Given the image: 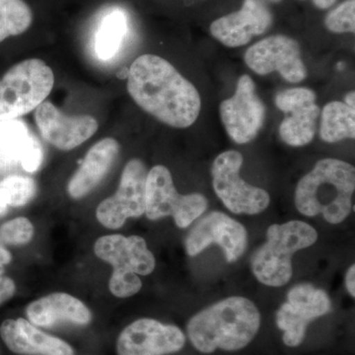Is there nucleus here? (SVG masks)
<instances>
[{"mask_svg": "<svg viewBox=\"0 0 355 355\" xmlns=\"http://www.w3.org/2000/svg\"><path fill=\"white\" fill-rule=\"evenodd\" d=\"M128 91L140 108L169 127H191L200 113L197 88L158 55H140L133 62Z\"/></svg>", "mask_w": 355, "mask_h": 355, "instance_id": "obj_1", "label": "nucleus"}, {"mask_svg": "<svg viewBox=\"0 0 355 355\" xmlns=\"http://www.w3.org/2000/svg\"><path fill=\"white\" fill-rule=\"evenodd\" d=\"M261 314L250 299L232 296L197 313L187 324L189 340L196 349L209 354L217 349L237 352L258 334Z\"/></svg>", "mask_w": 355, "mask_h": 355, "instance_id": "obj_2", "label": "nucleus"}, {"mask_svg": "<svg viewBox=\"0 0 355 355\" xmlns=\"http://www.w3.org/2000/svg\"><path fill=\"white\" fill-rule=\"evenodd\" d=\"M354 190V166L338 159L324 158L298 182L294 202L303 216L322 214L324 220L336 225L349 216Z\"/></svg>", "mask_w": 355, "mask_h": 355, "instance_id": "obj_3", "label": "nucleus"}, {"mask_svg": "<svg viewBox=\"0 0 355 355\" xmlns=\"http://www.w3.org/2000/svg\"><path fill=\"white\" fill-rule=\"evenodd\" d=\"M318 240L316 229L301 220L272 224L266 230V241L254 252L251 268L254 277L266 286L280 287L291 282L292 257Z\"/></svg>", "mask_w": 355, "mask_h": 355, "instance_id": "obj_4", "label": "nucleus"}, {"mask_svg": "<svg viewBox=\"0 0 355 355\" xmlns=\"http://www.w3.org/2000/svg\"><path fill=\"white\" fill-rule=\"evenodd\" d=\"M94 253L113 268L109 289L118 298L139 293L142 287L139 275L146 277L155 270V257L140 236H102L95 242Z\"/></svg>", "mask_w": 355, "mask_h": 355, "instance_id": "obj_5", "label": "nucleus"}, {"mask_svg": "<svg viewBox=\"0 0 355 355\" xmlns=\"http://www.w3.org/2000/svg\"><path fill=\"white\" fill-rule=\"evenodd\" d=\"M55 84L50 67L38 58L23 60L0 79V121L30 113L44 102Z\"/></svg>", "mask_w": 355, "mask_h": 355, "instance_id": "obj_6", "label": "nucleus"}, {"mask_svg": "<svg viewBox=\"0 0 355 355\" xmlns=\"http://www.w3.org/2000/svg\"><path fill=\"white\" fill-rule=\"evenodd\" d=\"M209 200L202 193H178L171 172L165 166H154L147 173L144 214L149 220L172 216L178 227L186 229L205 214Z\"/></svg>", "mask_w": 355, "mask_h": 355, "instance_id": "obj_7", "label": "nucleus"}, {"mask_svg": "<svg viewBox=\"0 0 355 355\" xmlns=\"http://www.w3.org/2000/svg\"><path fill=\"white\" fill-rule=\"evenodd\" d=\"M242 154L228 150L219 154L211 167L212 184L217 197L229 211L256 216L268 209L270 196L263 189L252 186L240 176Z\"/></svg>", "mask_w": 355, "mask_h": 355, "instance_id": "obj_8", "label": "nucleus"}, {"mask_svg": "<svg viewBox=\"0 0 355 355\" xmlns=\"http://www.w3.org/2000/svg\"><path fill=\"white\" fill-rule=\"evenodd\" d=\"M331 309L330 296L323 289L310 284L292 287L286 302L277 313V324L284 331L282 340L289 347H297L304 340L311 322L328 314Z\"/></svg>", "mask_w": 355, "mask_h": 355, "instance_id": "obj_9", "label": "nucleus"}, {"mask_svg": "<svg viewBox=\"0 0 355 355\" xmlns=\"http://www.w3.org/2000/svg\"><path fill=\"white\" fill-rule=\"evenodd\" d=\"M147 173L146 165L139 159L128 161L118 191L103 200L96 209V217L101 225L119 229L128 218H137L146 214Z\"/></svg>", "mask_w": 355, "mask_h": 355, "instance_id": "obj_10", "label": "nucleus"}, {"mask_svg": "<svg viewBox=\"0 0 355 355\" xmlns=\"http://www.w3.org/2000/svg\"><path fill=\"white\" fill-rule=\"evenodd\" d=\"M212 244L221 248L228 263H234L246 252L247 229L223 212H210L191 229L184 248L189 256L196 257Z\"/></svg>", "mask_w": 355, "mask_h": 355, "instance_id": "obj_11", "label": "nucleus"}, {"mask_svg": "<svg viewBox=\"0 0 355 355\" xmlns=\"http://www.w3.org/2000/svg\"><path fill=\"white\" fill-rule=\"evenodd\" d=\"M219 112L226 132L236 144H249L256 139L265 123L266 107L251 77H240L235 94L221 103Z\"/></svg>", "mask_w": 355, "mask_h": 355, "instance_id": "obj_12", "label": "nucleus"}, {"mask_svg": "<svg viewBox=\"0 0 355 355\" xmlns=\"http://www.w3.org/2000/svg\"><path fill=\"white\" fill-rule=\"evenodd\" d=\"M245 62L259 76L277 71L291 83H299L307 76V69L295 40L284 35H275L250 46Z\"/></svg>", "mask_w": 355, "mask_h": 355, "instance_id": "obj_13", "label": "nucleus"}, {"mask_svg": "<svg viewBox=\"0 0 355 355\" xmlns=\"http://www.w3.org/2000/svg\"><path fill=\"white\" fill-rule=\"evenodd\" d=\"M186 345V336L174 324L141 318L125 327L116 340L118 355H168Z\"/></svg>", "mask_w": 355, "mask_h": 355, "instance_id": "obj_14", "label": "nucleus"}, {"mask_svg": "<svg viewBox=\"0 0 355 355\" xmlns=\"http://www.w3.org/2000/svg\"><path fill=\"white\" fill-rule=\"evenodd\" d=\"M316 98L314 91L304 87L286 89L275 97L277 108L286 114L279 135L288 146H304L314 139L321 113Z\"/></svg>", "mask_w": 355, "mask_h": 355, "instance_id": "obj_15", "label": "nucleus"}, {"mask_svg": "<svg viewBox=\"0 0 355 355\" xmlns=\"http://www.w3.org/2000/svg\"><path fill=\"white\" fill-rule=\"evenodd\" d=\"M42 137L62 151H69L84 144L98 130V121L89 114L67 116L53 103L43 102L35 113Z\"/></svg>", "mask_w": 355, "mask_h": 355, "instance_id": "obj_16", "label": "nucleus"}, {"mask_svg": "<svg viewBox=\"0 0 355 355\" xmlns=\"http://www.w3.org/2000/svg\"><path fill=\"white\" fill-rule=\"evenodd\" d=\"M272 15L263 0H244L241 8L211 23L210 34L229 48L245 46L268 31Z\"/></svg>", "mask_w": 355, "mask_h": 355, "instance_id": "obj_17", "label": "nucleus"}, {"mask_svg": "<svg viewBox=\"0 0 355 355\" xmlns=\"http://www.w3.org/2000/svg\"><path fill=\"white\" fill-rule=\"evenodd\" d=\"M0 338L7 349L19 355H76L71 345L40 330L23 318L0 324Z\"/></svg>", "mask_w": 355, "mask_h": 355, "instance_id": "obj_18", "label": "nucleus"}, {"mask_svg": "<svg viewBox=\"0 0 355 355\" xmlns=\"http://www.w3.org/2000/svg\"><path fill=\"white\" fill-rule=\"evenodd\" d=\"M43 147L22 121H0V166L19 163L26 172L38 171L43 163Z\"/></svg>", "mask_w": 355, "mask_h": 355, "instance_id": "obj_19", "label": "nucleus"}, {"mask_svg": "<svg viewBox=\"0 0 355 355\" xmlns=\"http://www.w3.org/2000/svg\"><path fill=\"white\" fill-rule=\"evenodd\" d=\"M28 321L40 328L58 323L86 326L92 321V313L78 298L64 292H55L33 301L26 307Z\"/></svg>", "mask_w": 355, "mask_h": 355, "instance_id": "obj_20", "label": "nucleus"}, {"mask_svg": "<svg viewBox=\"0 0 355 355\" xmlns=\"http://www.w3.org/2000/svg\"><path fill=\"white\" fill-rule=\"evenodd\" d=\"M119 153L120 144L112 137L100 140L91 147L67 184L70 198L81 200L94 190L108 174Z\"/></svg>", "mask_w": 355, "mask_h": 355, "instance_id": "obj_21", "label": "nucleus"}, {"mask_svg": "<svg viewBox=\"0 0 355 355\" xmlns=\"http://www.w3.org/2000/svg\"><path fill=\"white\" fill-rule=\"evenodd\" d=\"M128 32L127 13L113 6L102 16L95 35V50L100 60H111L116 55Z\"/></svg>", "mask_w": 355, "mask_h": 355, "instance_id": "obj_22", "label": "nucleus"}, {"mask_svg": "<svg viewBox=\"0 0 355 355\" xmlns=\"http://www.w3.org/2000/svg\"><path fill=\"white\" fill-rule=\"evenodd\" d=\"M320 135L328 144L355 137V109L343 102L329 103L322 110Z\"/></svg>", "mask_w": 355, "mask_h": 355, "instance_id": "obj_23", "label": "nucleus"}, {"mask_svg": "<svg viewBox=\"0 0 355 355\" xmlns=\"http://www.w3.org/2000/svg\"><path fill=\"white\" fill-rule=\"evenodd\" d=\"M35 18L34 7L27 0H0V43L29 31Z\"/></svg>", "mask_w": 355, "mask_h": 355, "instance_id": "obj_24", "label": "nucleus"}, {"mask_svg": "<svg viewBox=\"0 0 355 355\" xmlns=\"http://www.w3.org/2000/svg\"><path fill=\"white\" fill-rule=\"evenodd\" d=\"M36 193V182L29 177L11 175L0 181V195L8 207H24Z\"/></svg>", "mask_w": 355, "mask_h": 355, "instance_id": "obj_25", "label": "nucleus"}, {"mask_svg": "<svg viewBox=\"0 0 355 355\" xmlns=\"http://www.w3.org/2000/svg\"><path fill=\"white\" fill-rule=\"evenodd\" d=\"M35 228L26 217H16L0 226V240L9 246H24L32 241Z\"/></svg>", "mask_w": 355, "mask_h": 355, "instance_id": "obj_26", "label": "nucleus"}, {"mask_svg": "<svg viewBox=\"0 0 355 355\" xmlns=\"http://www.w3.org/2000/svg\"><path fill=\"white\" fill-rule=\"evenodd\" d=\"M329 31L336 34L354 33L355 31V0H345L336 7L324 20Z\"/></svg>", "mask_w": 355, "mask_h": 355, "instance_id": "obj_27", "label": "nucleus"}, {"mask_svg": "<svg viewBox=\"0 0 355 355\" xmlns=\"http://www.w3.org/2000/svg\"><path fill=\"white\" fill-rule=\"evenodd\" d=\"M15 292V282L11 277H7L4 266L0 263V305L10 300Z\"/></svg>", "mask_w": 355, "mask_h": 355, "instance_id": "obj_28", "label": "nucleus"}, {"mask_svg": "<svg viewBox=\"0 0 355 355\" xmlns=\"http://www.w3.org/2000/svg\"><path fill=\"white\" fill-rule=\"evenodd\" d=\"M345 287L352 298L355 297V266L352 265L345 275Z\"/></svg>", "mask_w": 355, "mask_h": 355, "instance_id": "obj_29", "label": "nucleus"}, {"mask_svg": "<svg viewBox=\"0 0 355 355\" xmlns=\"http://www.w3.org/2000/svg\"><path fill=\"white\" fill-rule=\"evenodd\" d=\"M11 261H12V254H11L6 245L0 240V263L6 266L9 265Z\"/></svg>", "mask_w": 355, "mask_h": 355, "instance_id": "obj_30", "label": "nucleus"}, {"mask_svg": "<svg viewBox=\"0 0 355 355\" xmlns=\"http://www.w3.org/2000/svg\"><path fill=\"white\" fill-rule=\"evenodd\" d=\"M336 0H313L315 6H316L317 8L322 9V10L330 8V7L336 3Z\"/></svg>", "mask_w": 355, "mask_h": 355, "instance_id": "obj_31", "label": "nucleus"}, {"mask_svg": "<svg viewBox=\"0 0 355 355\" xmlns=\"http://www.w3.org/2000/svg\"><path fill=\"white\" fill-rule=\"evenodd\" d=\"M345 104H347V106L350 107V108L355 109V93L354 91H352V92L347 93V96H345Z\"/></svg>", "mask_w": 355, "mask_h": 355, "instance_id": "obj_32", "label": "nucleus"}, {"mask_svg": "<svg viewBox=\"0 0 355 355\" xmlns=\"http://www.w3.org/2000/svg\"><path fill=\"white\" fill-rule=\"evenodd\" d=\"M8 205L4 202L3 198H1V195H0V217L6 216L7 211H8Z\"/></svg>", "mask_w": 355, "mask_h": 355, "instance_id": "obj_33", "label": "nucleus"}, {"mask_svg": "<svg viewBox=\"0 0 355 355\" xmlns=\"http://www.w3.org/2000/svg\"><path fill=\"white\" fill-rule=\"evenodd\" d=\"M270 2H275V3H277V2L282 1V0H268Z\"/></svg>", "mask_w": 355, "mask_h": 355, "instance_id": "obj_34", "label": "nucleus"}]
</instances>
